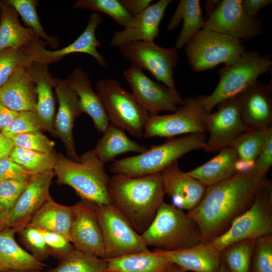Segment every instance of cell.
<instances>
[{
	"instance_id": "38",
	"label": "cell",
	"mask_w": 272,
	"mask_h": 272,
	"mask_svg": "<svg viewBox=\"0 0 272 272\" xmlns=\"http://www.w3.org/2000/svg\"><path fill=\"white\" fill-rule=\"evenodd\" d=\"M255 239L232 244L221 252V259L230 272H250V264Z\"/></svg>"
},
{
	"instance_id": "47",
	"label": "cell",
	"mask_w": 272,
	"mask_h": 272,
	"mask_svg": "<svg viewBox=\"0 0 272 272\" xmlns=\"http://www.w3.org/2000/svg\"><path fill=\"white\" fill-rule=\"evenodd\" d=\"M272 165V126L267 129L265 144L255 161L253 167L255 171L261 177L266 175Z\"/></svg>"
},
{
	"instance_id": "13",
	"label": "cell",
	"mask_w": 272,
	"mask_h": 272,
	"mask_svg": "<svg viewBox=\"0 0 272 272\" xmlns=\"http://www.w3.org/2000/svg\"><path fill=\"white\" fill-rule=\"evenodd\" d=\"M123 76L140 104L151 115L162 111H175L184 99L174 88L154 82L141 69L131 65Z\"/></svg>"
},
{
	"instance_id": "11",
	"label": "cell",
	"mask_w": 272,
	"mask_h": 272,
	"mask_svg": "<svg viewBox=\"0 0 272 272\" xmlns=\"http://www.w3.org/2000/svg\"><path fill=\"white\" fill-rule=\"evenodd\" d=\"M93 206L104 237L105 259L149 250L142 235L113 205Z\"/></svg>"
},
{
	"instance_id": "39",
	"label": "cell",
	"mask_w": 272,
	"mask_h": 272,
	"mask_svg": "<svg viewBox=\"0 0 272 272\" xmlns=\"http://www.w3.org/2000/svg\"><path fill=\"white\" fill-rule=\"evenodd\" d=\"M34 62L28 48H8L0 51V88L19 69Z\"/></svg>"
},
{
	"instance_id": "58",
	"label": "cell",
	"mask_w": 272,
	"mask_h": 272,
	"mask_svg": "<svg viewBox=\"0 0 272 272\" xmlns=\"http://www.w3.org/2000/svg\"><path fill=\"white\" fill-rule=\"evenodd\" d=\"M104 272H116V271H104Z\"/></svg>"
},
{
	"instance_id": "2",
	"label": "cell",
	"mask_w": 272,
	"mask_h": 272,
	"mask_svg": "<svg viewBox=\"0 0 272 272\" xmlns=\"http://www.w3.org/2000/svg\"><path fill=\"white\" fill-rule=\"evenodd\" d=\"M108 192L111 203L141 235L153 221L165 195L161 173L141 177L115 174L110 177Z\"/></svg>"
},
{
	"instance_id": "50",
	"label": "cell",
	"mask_w": 272,
	"mask_h": 272,
	"mask_svg": "<svg viewBox=\"0 0 272 272\" xmlns=\"http://www.w3.org/2000/svg\"><path fill=\"white\" fill-rule=\"evenodd\" d=\"M125 10L133 17H135L145 10L152 3V0H120Z\"/></svg>"
},
{
	"instance_id": "46",
	"label": "cell",
	"mask_w": 272,
	"mask_h": 272,
	"mask_svg": "<svg viewBox=\"0 0 272 272\" xmlns=\"http://www.w3.org/2000/svg\"><path fill=\"white\" fill-rule=\"evenodd\" d=\"M48 248L50 255L59 260L63 259L74 249L70 240L64 236L46 231H41Z\"/></svg>"
},
{
	"instance_id": "10",
	"label": "cell",
	"mask_w": 272,
	"mask_h": 272,
	"mask_svg": "<svg viewBox=\"0 0 272 272\" xmlns=\"http://www.w3.org/2000/svg\"><path fill=\"white\" fill-rule=\"evenodd\" d=\"M203 95L184 99V104L171 114L150 115L144 129L146 138H170L192 134L206 133L208 112L205 108ZM211 113V112H210Z\"/></svg>"
},
{
	"instance_id": "9",
	"label": "cell",
	"mask_w": 272,
	"mask_h": 272,
	"mask_svg": "<svg viewBox=\"0 0 272 272\" xmlns=\"http://www.w3.org/2000/svg\"><path fill=\"white\" fill-rule=\"evenodd\" d=\"M96 89L111 123L135 138L143 137L145 125L151 115L133 95L114 79L100 80Z\"/></svg>"
},
{
	"instance_id": "24",
	"label": "cell",
	"mask_w": 272,
	"mask_h": 272,
	"mask_svg": "<svg viewBox=\"0 0 272 272\" xmlns=\"http://www.w3.org/2000/svg\"><path fill=\"white\" fill-rule=\"evenodd\" d=\"M156 253L187 271L215 272L221 262V252L209 242H202L181 249L165 251L156 249Z\"/></svg>"
},
{
	"instance_id": "34",
	"label": "cell",
	"mask_w": 272,
	"mask_h": 272,
	"mask_svg": "<svg viewBox=\"0 0 272 272\" xmlns=\"http://www.w3.org/2000/svg\"><path fill=\"white\" fill-rule=\"evenodd\" d=\"M267 129H248L230 146L237 154L239 171L253 168L255 160L265 144Z\"/></svg>"
},
{
	"instance_id": "37",
	"label": "cell",
	"mask_w": 272,
	"mask_h": 272,
	"mask_svg": "<svg viewBox=\"0 0 272 272\" xmlns=\"http://www.w3.org/2000/svg\"><path fill=\"white\" fill-rule=\"evenodd\" d=\"M19 15L24 24L31 29L39 38L45 41L52 48H56L59 44L58 39L48 35L41 24L37 12V0H6Z\"/></svg>"
},
{
	"instance_id": "49",
	"label": "cell",
	"mask_w": 272,
	"mask_h": 272,
	"mask_svg": "<svg viewBox=\"0 0 272 272\" xmlns=\"http://www.w3.org/2000/svg\"><path fill=\"white\" fill-rule=\"evenodd\" d=\"M271 3V0H241V5L243 12L250 17H256L261 9Z\"/></svg>"
},
{
	"instance_id": "57",
	"label": "cell",
	"mask_w": 272,
	"mask_h": 272,
	"mask_svg": "<svg viewBox=\"0 0 272 272\" xmlns=\"http://www.w3.org/2000/svg\"><path fill=\"white\" fill-rule=\"evenodd\" d=\"M5 272H40V270H16V271H8Z\"/></svg>"
},
{
	"instance_id": "15",
	"label": "cell",
	"mask_w": 272,
	"mask_h": 272,
	"mask_svg": "<svg viewBox=\"0 0 272 272\" xmlns=\"http://www.w3.org/2000/svg\"><path fill=\"white\" fill-rule=\"evenodd\" d=\"M217 110L210 113L206 120V131L209 134L205 151H219L230 146L242 133L248 130L244 125L235 97L218 105Z\"/></svg>"
},
{
	"instance_id": "21",
	"label": "cell",
	"mask_w": 272,
	"mask_h": 272,
	"mask_svg": "<svg viewBox=\"0 0 272 272\" xmlns=\"http://www.w3.org/2000/svg\"><path fill=\"white\" fill-rule=\"evenodd\" d=\"M172 0H160L150 5L134 17L123 30L115 31L110 44L120 47L135 41L153 42L159 36V26L165 11Z\"/></svg>"
},
{
	"instance_id": "59",
	"label": "cell",
	"mask_w": 272,
	"mask_h": 272,
	"mask_svg": "<svg viewBox=\"0 0 272 272\" xmlns=\"http://www.w3.org/2000/svg\"><path fill=\"white\" fill-rule=\"evenodd\" d=\"M0 21H1V14H0Z\"/></svg>"
},
{
	"instance_id": "54",
	"label": "cell",
	"mask_w": 272,
	"mask_h": 272,
	"mask_svg": "<svg viewBox=\"0 0 272 272\" xmlns=\"http://www.w3.org/2000/svg\"><path fill=\"white\" fill-rule=\"evenodd\" d=\"M215 272H230L227 266L221 260V264L218 269Z\"/></svg>"
},
{
	"instance_id": "7",
	"label": "cell",
	"mask_w": 272,
	"mask_h": 272,
	"mask_svg": "<svg viewBox=\"0 0 272 272\" xmlns=\"http://www.w3.org/2000/svg\"><path fill=\"white\" fill-rule=\"evenodd\" d=\"M272 234V184L262 188L251 206L236 218L229 228L210 244L220 252L230 245Z\"/></svg>"
},
{
	"instance_id": "31",
	"label": "cell",
	"mask_w": 272,
	"mask_h": 272,
	"mask_svg": "<svg viewBox=\"0 0 272 272\" xmlns=\"http://www.w3.org/2000/svg\"><path fill=\"white\" fill-rule=\"evenodd\" d=\"M105 260V271L116 272H168L174 264L149 250Z\"/></svg>"
},
{
	"instance_id": "53",
	"label": "cell",
	"mask_w": 272,
	"mask_h": 272,
	"mask_svg": "<svg viewBox=\"0 0 272 272\" xmlns=\"http://www.w3.org/2000/svg\"><path fill=\"white\" fill-rule=\"evenodd\" d=\"M220 1H221L219 0H208L205 2L204 4V7L205 8L207 18H208L216 9Z\"/></svg>"
},
{
	"instance_id": "42",
	"label": "cell",
	"mask_w": 272,
	"mask_h": 272,
	"mask_svg": "<svg viewBox=\"0 0 272 272\" xmlns=\"http://www.w3.org/2000/svg\"><path fill=\"white\" fill-rule=\"evenodd\" d=\"M250 272H272V234L255 239Z\"/></svg>"
},
{
	"instance_id": "12",
	"label": "cell",
	"mask_w": 272,
	"mask_h": 272,
	"mask_svg": "<svg viewBox=\"0 0 272 272\" xmlns=\"http://www.w3.org/2000/svg\"><path fill=\"white\" fill-rule=\"evenodd\" d=\"M132 65L151 73L156 80L170 88L175 87L174 69L179 55L175 47H162L153 42L135 41L118 48Z\"/></svg>"
},
{
	"instance_id": "17",
	"label": "cell",
	"mask_w": 272,
	"mask_h": 272,
	"mask_svg": "<svg viewBox=\"0 0 272 272\" xmlns=\"http://www.w3.org/2000/svg\"><path fill=\"white\" fill-rule=\"evenodd\" d=\"M70 241L76 249L105 258L104 237L93 202L82 199L74 205Z\"/></svg>"
},
{
	"instance_id": "29",
	"label": "cell",
	"mask_w": 272,
	"mask_h": 272,
	"mask_svg": "<svg viewBox=\"0 0 272 272\" xmlns=\"http://www.w3.org/2000/svg\"><path fill=\"white\" fill-rule=\"evenodd\" d=\"M0 51L8 48H29L42 39L30 28L23 26L16 10L5 1H0Z\"/></svg>"
},
{
	"instance_id": "52",
	"label": "cell",
	"mask_w": 272,
	"mask_h": 272,
	"mask_svg": "<svg viewBox=\"0 0 272 272\" xmlns=\"http://www.w3.org/2000/svg\"><path fill=\"white\" fill-rule=\"evenodd\" d=\"M14 147L13 140L0 132V160L9 158Z\"/></svg>"
},
{
	"instance_id": "26",
	"label": "cell",
	"mask_w": 272,
	"mask_h": 272,
	"mask_svg": "<svg viewBox=\"0 0 272 272\" xmlns=\"http://www.w3.org/2000/svg\"><path fill=\"white\" fill-rule=\"evenodd\" d=\"M48 64L34 61L28 66L35 84L37 104L35 112L43 123L46 130L56 137L53 126L55 102L53 92L55 78L48 70Z\"/></svg>"
},
{
	"instance_id": "6",
	"label": "cell",
	"mask_w": 272,
	"mask_h": 272,
	"mask_svg": "<svg viewBox=\"0 0 272 272\" xmlns=\"http://www.w3.org/2000/svg\"><path fill=\"white\" fill-rule=\"evenodd\" d=\"M271 67L270 55L246 51L235 63L218 70L220 79L218 85L211 95L204 96L205 109L211 112L219 103L235 97L258 81L260 75L270 72Z\"/></svg>"
},
{
	"instance_id": "16",
	"label": "cell",
	"mask_w": 272,
	"mask_h": 272,
	"mask_svg": "<svg viewBox=\"0 0 272 272\" xmlns=\"http://www.w3.org/2000/svg\"><path fill=\"white\" fill-rule=\"evenodd\" d=\"M102 20V17L99 13L92 14L84 31L73 43L62 49L54 51L47 50L45 47L48 44L43 40L28 48L32 54L34 62L49 64L60 60L66 55L84 53L93 56L100 65L106 66V60L97 49L101 42L96 37V29Z\"/></svg>"
},
{
	"instance_id": "55",
	"label": "cell",
	"mask_w": 272,
	"mask_h": 272,
	"mask_svg": "<svg viewBox=\"0 0 272 272\" xmlns=\"http://www.w3.org/2000/svg\"><path fill=\"white\" fill-rule=\"evenodd\" d=\"M185 271H185L181 267L177 265L174 264V265L172 266V267L170 269V270L168 272H185Z\"/></svg>"
},
{
	"instance_id": "23",
	"label": "cell",
	"mask_w": 272,
	"mask_h": 272,
	"mask_svg": "<svg viewBox=\"0 0 272 272\" xmlns=\"http://www.w3.org/2000/svg\"><path fill=\"white\" fill-rule=\"evenodd\" d=\"M63 80L77 95L83 112L91 118L95 129L103 133L110 121L100 96L93 90L88 74L78 67Z\"/></svg>"
},
{
	"instance_id": "22",
	"label": "cell",
	"mask_w": 272,
	"mask_h": 272,
	"mask_svg": "<svg viewBox=\"0 0 272 272\" xmlns=\"http://www.w3.org/2000/svg\"><path fill=\"white\" fill-rule=\"evenodd\" d=\"M161 175L165 194L171 198L174 206L181 210L189 211L193 209L202 199L207 187L182 171L178 161L161 172Z\"/></svg>"
},
{
	"instance_id": "19",
	"label": "cell",
	"mask_w": 272,
	"mask_h": 272,
	"mask_svg": "<svg viewBox=\"0 0 272 272\" xmlns=\"http://www.w3.org/2000/svg\"><path fill=\"white\" fill-rule=\"evenodd\" d=\"M241 119L248 129L272 126V82L257 81L235 96Z\"/></svg>"
},
{
	"instance_id": "51",
	"label": "cell",
	"mask_w": 272,
	"mask_h": 272,
	"mask_svg": "<svg viewBox=\"0 0 272 272\" xmlns=\"http://www.w3.org/2000/svg\"><path fill=\"white\" fill-rule=\"evenodd\" d=\"M18 112L6 106L0 100V130L5 128L16 117Z\"/></svg>"
},
{
	"instance_id": "56",
	"label": "cell",
	"mask_w": 272,
	"mask_h": 272,
	"mask_svg": "<svg viewBox=\"0 0 272 272\" xmlns=\"http://www.w3.org/2000/svg\"><path fill=\"white\" fill-rule=\"evenodd\" d=\"M7 226L6 220L0 216V230Z\"/></svg>"
},
{
	"instance_id": "43",
	"label": "cell",
	"mask_w": 272,
	"mask_h": 272,
	"mask_svg": "<svg viewBox=\"0 0 272 272\" xmlns=\"http://www.w3.org/2000/svg\"><path fill=\"white\" fill-rule=\"evenodd\" d=\"M29 180L9 179L0 183V216L6 221Z\"/></svg>"
},
{
	"instance_id": "45",
	"label": "cell",
	"mask_w": 272,
	"mask_h": 272,
	"mask_svg": "<svg viewBox=\"0 0 272 272\" xmlns=\"http://www.w3.org/2000/svg\"><path fill=\"white\" fill-rule=\"evenodd\" d=\"M11 139L15 146L24 149L46 153L54 151L55 143L41 131L17 134Z\"/></svg>"
},
{
	"instance_id": "1",
	"label": "cell",
	"mask_w": 272,
	"mask_h": 272,
	"mask_svg": "<svg viewBox=\"0 0 272 272\" xmlns=\"http://www.w3.org/2000/svg\"><path fill=\"white\" fill-rule=\"evenodd\" d=\"M271 182L252 168L207 187L200 202L187 213L199 228L201 242H209L223 233L251 206L258 191Z\"/></svg>"
},
{
	"instance_id": "27",
	"label": "cell",
	"mask_w": 272,
	"mask_h": 272,
	"mask_svg": "<svg viewBox=\"0 0 272 272\" xmlns=\"http://www.w3.org/2000/svg\"><path fill=\"white\" fill-rule=\"evenodd\" d=\"M17 233L16 229L8 226L0 230V272L44 269L46 264L18 244Z\"/></svg>"
},
{
	"instance_id": "40",
	"label": "cell",
	"mask_w": 272,
	"mask_h": 272,
	"mask_svg": "<svg viewBox=\"0 0 272 272\" xmlns=\"http://www.w3.org/2000/svg\"><path fill=\"white\" fill-rule=\"evenodd\" d=\"M73 7L106 14L124 28L133 18L125 10L119 0H78Z\"/></svg>"
},
{
	"instance_id": "44",
	"label": "cell",
	"mask_w": 272,
	"mask_h": 272,
	"mask_svg": "<svg viewBox=\"0 0 272 272\" xmlns=\"http://www.w3.org/2000/svg\"><path fill=\"white\" fill-rule=\"evenodd\" d=\"M17 233L22 243L36 259L42 262L48 259L49 251L41 230L27 225Z\"/></svg>"
},
{
	"instance_id": "25",
	"label": "cell",
	"mask_w": 272,
	"mask_h": 272,
	"mask_svg": "<svg viewBox=\"0 0 272 272\" xmlns=\"http://www.w3.org/2000/svg\"><path fill=\"white\" fill-rule=\"evenodd\" d=\"M0 100L8 108L17 112L35 111L36 86L28 66L16 72L0 88Z\"/></svg>"
},
{
	"instance_id": "5",
	"label": "cell",
	"mask_w": 272,
	"mask_h": 272,
	"mask_svg": "<svg viewBox=\"0 0 272 272\" xmlns=\"http://www.w3.org/2000/svg\"><path fill=\"white\" fill-rule=\"evenodd\" d=\"M141 235L148 246L165 251L190 247L201 242L195 222L183 210L164 201Z\"/></svg>"
},
{
	"instance_id": "41",
	"label": "cell",
	"mask_w": 272,
	"mask_h": 272,
	"mask_svg": "<svg viewBox=\"0 0 272 272\" xmlns=\"http://www.w3.org/2000/svg\"><path fill=\"white\" fill-rule=\"evenodd\" d=\"M46 130L45 127L35 111L18 112L16 117L2 131L7 137L11 139L20 134Z\"/></svg>"
},
{
	"instance_id": "48",
	"label": "cell",
	"mask_w": 272,
	"mask_h": 272,
	"mask_svg": "<svg viewBox=\"0 0 272 272\" xmlns=\"http://www.w3.org/2000/svg\"><path fill=\"white\" fill-rule=\"evenodd\" d=\"M32 175L9 158L0 160V183L9 179L28 181Z\"/></svg>"
},
{
	"instance_id": "36",
	"label": "cell",
	"mask_w": 272,
	"mask_h": 272,
	"mask_svg": "<svg viewBox=\"0 0 272 272\" xmlns=\"http://www.w3.org/2000/svg\"><path fill=\"white\" fill-rule=\"evenodd\" d=\"M106 266L105 259L75 248L46 272H104Z\"/></svg>"
},
{
	"instance_id": "28",
	"label": "cell",
	"mask_w": 272,
	"mask_h": 272,
	"mask_svg": "<svg viewBox=\"0 0 272 272\" xmlns=\"http://www.w3.org/2000/svg\"><path fill=\"white\" fill-rule=\"evenodd\" d=\"M202 165L186 173L209 187L225 181L240 172L238 157L234 149L229 146Z\"/></svg>"
},
{
	"instance_id": "14",
	"label": "cell",
	"mask_w": 272,
	"mask_h": 272,
	"mask_svg": "<svg viewBox=\"0 0 272 272\" xmlns=\"http://www.w3.org/2000/svg\"><path fill=\"white\" fill-rule=\"evenodd\" d=\"M203 28L224 34L242 42L253 39L262 32L261 22L243 12L241 0H223L205 21Z\"/></svg>"
},
{
	"instance_id": "20",
	"label": "cell",
	"mask_w": 272,
	"mask_h": 272,
	"mask_svg": "<svg viewBox=\"0 0 272 272\" xmlns=\"http://www.w3.org/2000/svg\"><path fill=\"white\" fill-rule=\"evenodd\" d=\"M54 89L58 102V109L53 124L56 137L63 144L66 157L80 163L81 158L77 153L73 134L75 120L83 112L79 98L63 79L55 78Z\"/></svg>"
},
{
	"instance_id": "32",
	"label": "cell",
	"mask_w": 272,
	"mask_h": 272,
	"mask_svg": "<svg viewBox=\"0 0 272 272\" xmlns=\"http://www.w3.org/2000/svg\"><path fill=\"white\" fill-rule=\"evenodd\" d=\"M148 149V147L131 140L124 130L110 123L93 150L98 159L105 164L114 161L119 155L128 152L141 154Z\"/></svg>"
},
{
	"instance_id": "18",
	"label": "cell",
	"mask_w": 272,
	"mask_h": 272,
	"mask_svg": "<svg viewBox=\"0 0 272 272\" xmlns=\"http://www.w3.org/2000/svg\"><path fill=\"white\" fill-rule=\"evenodd\" d=\"M53 170L32 175L6 221L8 227L17 232L26 227L34 215L51 197L49 188Z\"/></svg>"
},
{
	"instance_id": "8",
	"label": "cell",
	"mask_w": 272,
	"mask_h": 272,
	"mask_svg": "<svg viewBox=\"0 0 272 272\" xmlns=\"http://www.w3.org/2000/svg\"><path fill=\"white\" fill-rule=\"evenodd\" d=\"M242 42L230 36L202 28L186 44L185 53L196 72L231 65L246 51Z\"/></svg>"
},
{
	"instance_id": "35",
	"label": "cell",
	"mask_w": 272,
	"mask_h": 272,
	"mask_svg": "<svg viewBox=\"0 0 272 272\" xmlns=\"http://www.w3.org/2000/svg\"><path fill=\"white\" fill-rule=\"evenodd\" d=\"M57 153L41 152L15 146L9 158L20 165L29 174L34 175L53 170Z\"/></svg>"
},
{
	"instance_id": "3",
	"label": "cell",
	"mask_w": 272,
	"mask_h": 272,
	"mask_svg": "<svg viewBox=\"0 0 272 272\" xmlns=\"http://www.w3.org/2000/svg\"><path fill=\"white\" fill-rule=\"evenodd\" d=\"M80 158L79 163L57 153L53 168L57 184L71 186L82 199L98 205L111 203L108 192L110 177L104 164L94 150L86 151Z\"/></svg>"
},
{
	"instance_id": "4",
	"label": "cell",
	"mask_w": 272,
	"mask_h": 272,
	"mask_svg": "<svg viewBox=\"0 0 272 272\" xmlns=\"http://www.w3.org/2000/svg\"><path fill=\"white\" fill-rule=\"evenodd\" d=\"M206 133H192L168 138L159 145L151 146L137 155L114 160L110 171L115 174L141 177L159 173L185 154L203 149Z\"/></svg>"
},
{
	"instance_id": "33",
	"label": "cell",
	"mask_w": 272,
	"mask_h": 272,
	"mask_svg": "<svg viewBox=\"0 0 272 272\" xmlns=\"http://www.w3.org/2000/svg\"><path fill=\"white\" fill-rule=\"evenodd\" d=\"M182 20L183 26L175 43L177 49L186 46L204 27L205 21L199 0H181L167 26V30L173 31Z\"/></svg>"
},
{
	"instance_id": "60",
	"label": "cell",
	"mask_w": 272,
	"mask_h": 272,
	"mask_svg": "<svg viewBox=\"0 0 272 272\" xmlns=\"http://www.w3.org/2000/svg\"><path fill=\"white\" fill-rule=\"evenodd\" d=\"M185 272H188V271H185Z\"/></svg>"
},
{
	"instance_id": "30",
	"label": "cell",
	"mask_w": 272,
	"mask_h": 272,
	"mask_svg": "<svg viewBox=\"0 0 272 272\" xmlns=\"http://www.w3.org/2000/svg\"><path fill=\"white\" fill-rule=\"evenodd\" d=\"M74 218V205H62L50 197L34 215L28 225L41 231L62 235L70 240Z\"/></svg>"
}]
</instances>
